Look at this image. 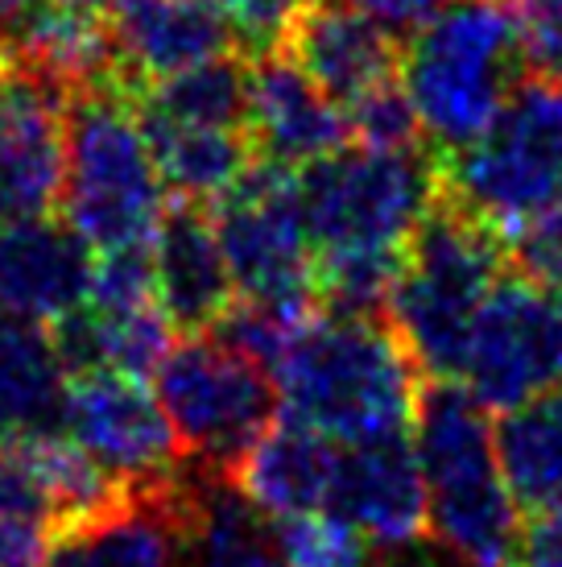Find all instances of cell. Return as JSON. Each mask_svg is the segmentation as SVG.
I'll use <instances>...</instances> for the list:
<instances>
[{
  "label": "cell",
  "instance_id": "19",
  "mask_svg": "<svg viewBox=\"0 0 562 567\" xmlns=\"http://www.w3.org/2000/svg\"><path fill=\"white\" fill-rule=\"evenodd\" d=\"M340 468V440L314 426L281 419L236 464V488L269 518H290L306 509H327Z\"/></svg>",
  "mask_w": 562,
  "mask_h": 567
},
{
  "label": "cell",
  "instance_id": "5",
  "mask_svg": "<svg viewBox=\"0 0 562 567\" xmlns=\"http://www.w3.org/2000/svg\"><path fill=\"white\" fill-rule=\"evenodd\" d=\"M504 237L451 199H438L414 233L385 319L426 381H459L471 323L504 278Z\"/></svg>",
  "mask_w": 562,
  "mask_h": 567
},
{
  "label": "cell",
  "instance_id": "31",
  "mask_svg": "<svg viewBox=\"0 0 562 567\" xmlns=\"http://www.w3.org/2000/svg\"><path fill=\"white\" fill-rule=\"evenodd\" d=\"M54 535L42 522L0 518V567H50Z\"/></svg>",
  "mask_w": 562,
  "mask_h": 567
},
{
  "label": "cell",
  "instance_id": "4",
  "mask_svg": "<svg viewBox=\"0 0 562 567\" xmlns=\"http://www.w3.org/2000/svg\"><path fill=\"white\" fill-rule=\"evenodd\" d=\"M525 75L530 63L504 0H447L409 33L402 54V87L438 158L468 150Z\"/></svg>",
  "mask_w": 562,
  "mask_h": 567
},
{
  "label": "cell",
  "instance_id": "7",
  "mask_svg": "<svg viewBox=\"0 0 562 567\" xmlns=\"http://www.w3.org/2000/svg\"><path fill=\"white\" fill-rule=\"evenodd\" d=\"M443 199L497 237L562 207V80L525 75L497 121L459 154L438 158Z\"/></svg>",
  "mask_w": 562,
  "mask_h": 567
},
{
  "label": "cell",
  "instance_id": "12",
  "mask_svg": "<svg viewBox=\"0 0 562 567\" xmlns=\"http://www.w3.org/2000/svg\"><path fill=\"white\" fill-rule=\"evenodd\" d=\"M244 133L257 162L281 171H306L356 142L344 104L331 100L285 50L252 59Z\"/></svg>",
  "mask_w": 562,
  "mask_h": 567
},
{
  "label": "cell",
  "instance_id": "10",
  "mask_svg": "<svg viewBox=\"0 0 562 567\" xmlns=\"http://www.w3.org/2000/svg\"><path fill=\"white\" fill-rule=\"evenodd\" d=\"M459 385L500 414L562 390V290L504 274L471 323Z\"/></svg>",
  "mask_w": 562,
  "mask_h": 567
},
{
  "label": "cell",
  "instance_id": "22",
  "mask_svg": "<svg viewBox=\"0 0 562 567\" xmlns=\"http://www.w3.org/2000/svg\"><path fill=\"white\" fill-rule=\"evenodd\" d=\"M497 447L517 505L533 518L562 514V390L504 410Z\"/></svg>",
  "mask_w": 562,
  "mask_h": 567
},
{
  "label": "cell",
  "instance_id": "23",
  "mask_svg": "<svg viewBox=\"0 0 562 567\" xmlns=\"http://www.w3.org/2000/svg\"><path fill=\"white\" fill-rule=\"evenodd\" d=\"M187 535L195 567H285L273 518L240 488L190 493Z\"/></svg>",
  "mask_w": 562,
  "mask_h": 567
},
{
  "label": "cell",
  "instance_id": "13",
  "mask_svg": "<svg viewBox=\"0 0 562 567\" xmlns=\"http://www.w3.org/2000/svg\"><path fill=\"white\" fill-rule=\"evenodd\" d=\"M327 509L352 522L381 551H406L422 535H430L426 481L414 456V440L393 435L340 443V468Z\"/></svg>",
  "mask_w": 562,
  "mask_h": 567
},
{
  "label": "cell",
  "instance_id": "8",
  "mask_svg": "<svg viewBox=\"0 0 562 567\" xmlns=\"http://www.w3.org/2000/svg\"><path fill=\"white\" fill-rule=\"evenodd\" d=\"M154 381L183 452L207 468H236L278 414V385L269 369L216 331L174 344Z\"/></svg>",
  "mask_w": 562,
  "mask_h": 567
},
{
  "label": "cell",
  "instance_id": "29",
  "mask_svg": "<svg viewBox=\"0 0 562 567\" xmlns=\"http://www.w3.org/2000/svg\"><path fill=\"white\" fill-rule=\"evenodd\" d=\"M504 249L513 257L517 274H525L550 290H562V207L517 228L513 237H504Z\"/></svg>",
  "mask_w": 562,
  "mask_h": 567
},
{
  "label": "cell",
  "instance_id": "17",
  "mask_svg": "<svg viewBox=\"0 0 562 567\" xmlns=\"http://www.w3.org/2000/svg\"><path fill=\"white\" fill-rule=\"evenodd\" d=\"M149 257H154L157 299L174 319V328L199 336L232 311L236 286L228 274V257L219 245L216 220L199 204H178L166 212Z\"/></svg>",
  "mask_w": 562,
  "mask_h": 567
},
{
  "label": "cell",
  "instance_id": "6",
  "mask_svg": "<svg viewBox=\"0 0 562 567\" xmlns=\"http://www.w3.org/2000/svg\"><path fill=\"white\" fill-rule=\"evenodd\" d=\"M443 199L438 166L422 145L376 150L347 145L298 171V204L311 233L314 261L389 257L402 261L422 220Z\"/></svg>",
  "mask_w": 562,
  "mask_h": 567
},
{
  "label": "cell",
  "instance_id": "24",
  "mask_svg": "<svg viewBox=\"0 0 562 567\" xmlns=\"http://www.w3.org/2000/svg\"><path fill=\"white\" fill-rule=\"evenodd\" d=\"M249 75L252 59L236 54H216L207 63H195L178 75L154 80L140 87L137 109L178 121V125H219V128H244L249 116Z\"/></svg>",
  "mask_w": 562,
  "mask_h": 567
},
{
  "label": "cell",
  "instance_id": "11",
  "mask_svg": "<svg viewBox=\"0 0 562 567\" xmlns=\"http://www.w3.org/2000/svg\"><path fill=\"white\" fill-rule=\"evenodd\" d=\"M63 431L79 447H87L121 485L170 488L178 485L183 443L174 431L157 390L145 378L83 369L71 373L63 402Z\"/></svg>",
  "mask_w": 562,
  "mask_h": 567
},
{
  "label": "cell",
  "instance_id": "30",
  "mask_svg": "<svg viewBox=\"0 0 562 567\" xmlns=\"http://www.w3.org/2000/svg\"><path fill=\"white\" fill-rule=\"evenodd\" d=\"M0 518H25L42 522L54 530V514L21 443H0Z\"/></svg>",
  "mask_w": 562,
  "mask_h": 567
},
{
  "label": "cell",
  "instance_id": "32",
  "mask_svg": "<svg viewBox=\"0 0 562 567\" xmlns=\"http://www.w3.org/2000/svg\"><path fill=\"white\" fill-rule=\"evenodd\" d=\"M340 4L364 13L368 21H376V25H385L393 38H402V33L422 30L447 0H340Z\"/></svg>",
  "mask_w": 562,
  "mask_h": 567
},
{
  "label": "cell",
  "instance_id": "18",
  "mask_svg": "<svg viewBox=\"0 0 562 567\" xmlns=\"http://www.w3.org/2000/svg\"><path fill=\"white\" fill-rule=\"evenodd\" d=\"M112 38L128 92L228 54L232 47L223 17L207 0H128L112 17Z\"/></svg>",
  "mask_w": 562,
  "mask_h": 567
},
{
  "label": "cell",
  "instance_id": "21",
  "mask_svg": "<svg viewBox=\"0 0 562 567\" xmlns=\"http://www.w3.org/2000/svg\"><path fill=\"white\" fill-rule=\"evenodd\" d=\"M140 125L149 137V150H154L157 174L178 204H219L257 166L244 128L178 125V121H166L154 112H140Z\"/></svg>",
  "mask_w": 562,
  "mask_h": 567
},
{
  "label": "cell",
  "instance_id": "26",
  "mask_svg": "<svg viewBox=\"0 0 562 567\" xmlns=\"http://www.w3.org/2000/svg\"><path fill=\"white\" fill-rule=\"evenodd\" d=\"M347 121H352V137L360 145H376V150H414L422 137L414 104H409L402 80L385 83L376 92L360 95L356 104H347Z\"/></svg>",
  "mask_w": 562,
  "mask_h": 567
},
{
  "label": "cell",
  "instance_id": "34",
  "mask_svg": "<svg viewBox=\"0 0 562 567\" xmlns=\"http://www.w3.org/2000/svg\"><path fill=\"white\" fill-rule=\"evenodd\" d=\"M59 0H0V47L17 50Z\"/></svg>",
  "mask_w": 562,
  "mask_h": 567
},
{
  "label": "cell",
  "instance_id": "2",
  "mask_svg": "<svg viewBox=\"0 0 562 567\" xmlns=\"http://www.w3.org/2000/svg\"><path fill=\"white\" fill-rule=\"evenodd\" d=\"M488 414L459 381H426L409 440L426 481L430 538L464 567H513L525 526Z\"/></svg>",
  "mask_w": 562,
  "mask_h": 567
},
{
  "label": "cell",
  "instance_id": "27",
  "mask_svg": "<svg viewBox=\"0 0 562 567\" xmlns=\"http://www.w3.org/2000/svg\"><path fill=\"white\" fill-rule=\"evenodd\" d=\"M207 4L223 17L232 42H240L249 59L278 54L294 30L298 13L306 9V0H207Z\"/></svg>",
  "mask_w": 562,
  "mask_h": 567
},
{
  "label": "cell",
  "instance_id": "35",
  "mask_svg": "<svg viewBox=\"0 0 562 567\" xmlns=\"http://www.w3.org/2000/svg\"><path fill=\"white\" fill-rule=\"evenodd\" d=\"M71 4H79V9H87V13H95V17H116L121 9H125L128 0H71Z\"/></svg>",
  "mask_w": 562,
  "mask_h": 567
},
{
  "label": "cell",
  "instance_id": "1",
  "mask_svg": "<svg viewBox=\"0 0 562 567\" xmlns=\"http://www.w3.org/2000/svg\"><path fill=\"white\" fill-rule=\"evenodd\" d=\"M285 419L340 443L414 431L426 378L385 316L314 307L269 364Z\"/></svg>",
  "mask_w": 562,
  "mask_h": 567
},
{
  "label": "cell",
  "instance_id": "20",
  "mask_svg": "<svg viewBox=\"0 0 562 567\" xmlns=\"http://www.w3.org/2000/svg\"><path fill=\"white\" fill-rule=\"evenodd\" d=\"M71 364L54 331L0 307V443L63 426Z\"/></svg>",
  "mask_w": 562,
  "mask_h": 567
},
{
  "label": "cell",
  "instance_id": "9",
  "mask_svg": "<svg viewBox=\"0 0 562 567\" xmlns=\"http://www.w3.org/2000/svg\"><path fill=\"white\" fill-rule=\"evenodd\" d=\"M216 233L228 257L236 302L314 307V245L298 204V171L257 162L244 183L216 204Z\"/></svg>",
  "mask_w": 562,
  "mask_h": 567
},
{
  "label": "cell",
  "instance_id": "16",
  "mask_svg": "<svg viewBox=\"0 0 562 567\" xmlns=\"http://www.w3.org/2000/svg\"><path fill=\"white\" fill-rule=\"evenodd\" d=\"M281 50L344 109L402 80L397 38L340 0H306Z\"/></svg>",
  "mask_w": 562,
  "mask_h": 567
},
{
  "label": "cell",
  "instance_id": "28",
  "mask_svg": "<svg viewBox=\"0 0 562 567\" xmlns=\"http://www.w3.org/2000/svg\"><path fill=\"white\" fill-rule=\"evenodd\" d=\"M533 75L562 80V0H504Z\"/></svg>",
  "mask_w": 562,
  "mask_h": 567
},
{
  "label": "cell",
  "instance_id": "3",
  "mask_svg": "<svg viewBox=\"0 0 562 567\" xmlns=\"http://www.w3.org/2000/svg\"><path fill=\"white\" fill-rule=\"evenodd\" d=\"M166 183L140 125L137 100L116 80L71 87L63 212L95 257L149 249L166 220Z\"/></svg>",
  "mask_w": 562,
  "mask_h": 567
},
{
  "label": "cell",
  "instance_id": "15",
  "mask_svg": "<svg viewBox=\"0 0 562 567\" xmlns=\"http://www.w3.org/2000/svg\"><path fill=\"white\" fill-rule=\"evenodd\" d=\"M95 252L54 216L0 220V307L38 323H63L87 302Z\"/></svg>",
  "mask_w": 562,
  "mask_h": 567
},
{
  "label": "cell",
  "instance_id": "14",
  "mask_svg": "<svg viewBox=\"0 0 562 567\" xmlns=\"http://www.w3.org/2000/svg\"><path fill=\"white\" fill-rule=\"evenodd\" d=\"M187 502L183 485L128 488L95 518L54 530L50 567H174L178 538L187 535Z\"/></svg>",
  "mask_w": 562,
  "mask_h": 567
},
{
  "label": "cell",
  "instance_id": "33",
  "mask_svg": "<svg viewBox=\"0 0 562 567\" xmlns=\"http://www.w3.org/2000/svg\"><path fill=\"white\" fill-rule=\"evenodd\" d=\"M513 567H562V514L533 518L521 530Z\"/></svg>",
  "mask_w": 562,
  "mask_h": 567
},
{
  "label": "cell",
  "instance_id": "25",
  "mask_svg": "<svg viewBox=\"0 0 562 567\" xmlns=\"http://www.w3.org/2000/svg\"><path fill=\"white\" fill-rule=\"evenodd\" d=\"M285 567H368L373 543L331 509H306L273 518Z\"/></svg>",
  "mask_w": 562,
  "mask_h": 567
}]
</instances>
